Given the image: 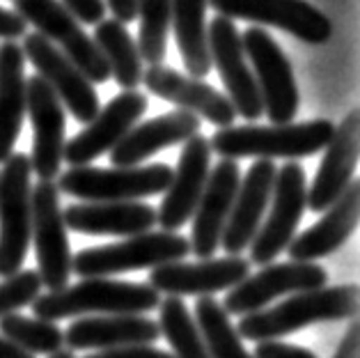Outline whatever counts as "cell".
Returning a JSON list of instances; mask_svg holds the SVG:
<instances>
[{
  "label": "cell",
  "mask_w": 360,
  "mask_h": 358,
  "mask_svg": "<svg viewBox=\"0 0 360 358\" xmlns=\"http://www.w3.org/2000/svg\"><path fill=\"white\" fill-rule=\"evenodd\" d=\"M85 358H174V356L152 345H129V347H115V349H101V352L85 356Z\"/></svg>",
  "instance_id": "obj_37"
},
{
  "label": "cell",
  "mask_w": 360,
  "mask_h": 358,
  "mask_svg": "<svg viewBox=\"0 0 360 358\" xmlns=\"http://www.w3.org/2000/svg\"><path fill=\"white\" fill-rule=\"evenodd\" d=\"M65 225L78 234H117L134 237L149 232L156 225V209L152 205L129 200V203H83L63 212Z\"/></svg>",
  "instance_id": "obj_26"
},
{
  "label": "cell",
  "mask_w": 360,
  "mask_h": 358,
  "mask_svg": "<svg viewBox=\"0 0 360 358\" xmlns=\"http://www.w3.org/2000/svg\"><path fill=\"white\" fill-rule=\"evenodd\" d=\"M23 56L30 60L32 67L37 69V76L51 85V90L58 94V99L63 101L67 110H72V115L87 124L96 113H99V94L94 90V83H90L83 76L72 60H69L56 44H51L39 32H25L23 34Z\"/></svg>",
  "instance_id": "obj_12"
},
{
  "label": "cell",
  "mask_w": 360,
  "mask_h": 358,
  "mask_svg": "<svg viewBox=\"0 0 360 358\" xmlns=\"http://www.w3.org/2000/svg\"><path fill=\"white\" fill-rule=\"evenodd\" d=\"M0 335L32 356H51L60 352L65 345V331L56 321L39 317L30 319L19 315V312H10V315L0 317Z\"/></svg>",
  "instance_id": "obj_31"
},
{
  "label": "cell",
  "mask_w": 360,
  "mask_h": 358,
  "mask_svg": "<svg viewBox=\"0 0 360 358\" xmlns=\"http://www.w3.org/2000/svg\"><path fill=\"white\" fill-rule=\"evenodd\" d=\"M106 7L122 23H131L138 19V0H108Z\"/></svg>",
  "instance_id": "obj_40"
},
{
  "label": "cell",
  "mask_w": 360,
  "mask_h": 358,
  "mask_svg": "<svg viewBox=\"0 0 360 358\" xmlns=\"http://www.w3.org/2000/svg\"><path fill=\"white\" fill-rule=\"evenodd\" d=\"M360 216V184L356 179L349 181L335 203L323 214L310 230L301 232L287 246L289 257L294 262H314L335 252L345 243L351 232L356 230Z\"/></svg>",
  "instance_id": "obj_24"
},
{
  "label": "cell",
  "mask_w": 360,
  "mask_h": 358,
  "mask_svg": "<svg viewBox=\"0 0 360 358\" xmlns=\"http://www.w3.org/2000/svg\"><path fill=\"white\" fill-rule=\"evenodd\" d=\"M328 283L326 269L314 262H280L266 264L255 276L243 278L227 292L223 301V310L227 315H250V312L264 310L266 305L285 294L317 290Z\"/></svg>",
  "instance_id": "obj_11"
},
{
  "label": "cell",
  "mask_w": 360,
  "mask_h": 358,
  "mask_svg": "<svg viewBox=\"0 0 360 358\" xmlns=\"http://www.w3.org/2000/svg\"><path fill=\"white\" fill-rule=\"evenodd\" d=\"M41 292V278L34 269H25L10 278H3L0 283V317L19 312L25 305H30Z\"/></svg>",
  "instance_id": "obj_34"
},
{
  "label": "cell",
  "mask_w": 360,
  "mask_h": 358,
  "mask_svg": "<svg viewBox=\"0 0 360 358\" xmlns=\"http://www.w3.org/2000/svg\"><path fill=\"white\" fill-rule=\"evenodd\" d=\"M195 134H200V117L195 113L177 108L154 120H147L143 124H136L110 150V161L115 168L140 165L156 152L186 143Z\"/></svg>",
  "instance_id": "obj_23"
},
{
  "label": "cell",
  "mask_w": 360,
  "mask_h": 358,
  "mask_svg": "<svg viewBox=\"0 0 360 358\" xmlns=\"http://www.w3.org/2000/svg\"><path fill=\"white\" fill-rule=\"evenodd\" d=\"M241 170L239 163L232 159H221L214 170H209L205 191L193 212V232H191V252L200 260L216 255L221 246V237L232 212L236 191H239Z\"/></svg>",
  "instance_id": "obj_19"
},
{
  "label": "cell",
  "mask_w": 360,
  "mask_h": 358,
  "mask_svg": "<svg viewBox=\"0 0 360 358\" xmlns=\"http://www.w3.org/2000/svg\"><path fill=\"white\" fill-rule=\"evenodd\" d=\"M207 0H170V28L181 53L184 67L193 78L212 72L207 44Z\"/></svg>",
  "instance_id": "obj_28"
},
{
  "label": "cell",
  "mask_w": 360,
  "mask_h": 358,
  "mask_svg": "<svg viewBox=\"0 0 360 358\" xmlns=\"http://www.w3.org/2000/svg\"><path fill=\"white\" fill-rule=\"evenodd\" d=\"M335 124L330 120L287 122L274 127H225L209 138V147L223 159H303L321 152L333 138Z\"/></svg>",
  "instance_id": "obj_3"
},
{
  "label": "cell",
  "mask_w": 360,
  "mask_h": 358,
  "mask_svg": "<svg viewBox=\"0 0 360 358\" xmlns=\"http://www.w3.org/2000/svg\"><path fill=\"white\" fill-rule=\"evenodd\" d=\"M138 51L149 65H161L168 51L170 0H138Z\"/></svg>",
  "instance_id": "obj_33"
},
{
  "label": "cell",
  "mask_w": 360,
  "mask_h": 358,
  "mask_svg": "<svg viewBox=\"0 0 360 358\" xmlns=\"http://www.w3.org/2000/svg\"><path fill=\"white\" fill-rule=\"evenodd\" d=\"M225 19H245L294 34L307 44H326L333 34L328 16L307 0H207Z\"/></svg>",
  "instance_id": "obj_14"
},
{
  "label": "cell",
  "mask_w": 360,
  "mask_h": 358,
  "mask_svg": "<svg viewBox=\"0 0 360 358\" xmlns=\"http://www.w3.org/2000/svg\"><path fill=\"white\" fill-rule=\"evenodd\" d=\"M30 156L16 152L0 170V278L21 271L32 223Z\"/></svg>",
  "instance_id": "obj_6"
},
{
  "label": "cell",
  "mask_w": 360,
  "mask_h": 358,
  "mask_svg": "<svg viewBox=\"0 0 360 358\" xmlns=\"http://www.w3.org/2000/svg\"><path fill=\"white\" fill-rule=\"evenodd\" d=\"M274 205H271L269 218L259 225L257 234L250 243V264L266 267L296 237L298 223L307 207V179L301 163L289 161L276 170L274 191H271Z\"/></svg>",
  "instance_id": "obj_9"
},
{
  "label": "cell",
  "mask_w": 360,
  "mask_h": 358,
  "mask_svg": "<svg viewBox=\"0 0 360 358\" xmlns=\"http://www.w3.org/2000/svg\"><path fill=\"white\" fill-rule=\"evenodd\" d=\"M143 83L156 97L174 103L181 110L195 113L198 117H205L218 129L232 127L236 122V108L227 94L218 92L214 85L200 78L186 76L172 67L152 65L143 74Z\"/></svg>",
  "instance_id": "obj_20"
},
{
  "label": "cell",
  "mask_w": 360,
  "mask_h": 358,
  "mask_svg": "<svg viewBox=\"0 0 360 358\" xmlns=\"http://www.w3.org/2000/svg\"><path fill=\"white\" fill-rule=\"evenodd\" d=\"M209 163H212L209 138L202 134L191 136L184 143L177 170H172V179L165 188L161 209L156 212V223L165 232H177L184 223H188L193 218L202 191H205L209 170H212Z\"/></svg>",
  "instance_id": "obj_18"
},
{
  "label": "cell",
  "mask_w": 360,
  "mask_h": 358,
  "mask_svg": "<svg viewBox=\"0 0 360 358\" xmlns=\"http://www.w3.org/2000/svg\"><path fill=\"white\" fill-rule=\"evenodd\" d=\"M191 252V241L177 232H143L110 246H96L76 252L72 271L81 278H108L115 274L156 269L181 262Z\"/></svg>",
  "instance_id": "obj_4"
},
{
  "label": "cell",
  "mask_w": 360,
  "mask_h": 358,
  "mask_svg": "<svg viewBox=\"0 0 360 358\" xmlns=\"http://www.w3.org/2000/svg\"><path fill=\"white\" fill-rule=\"evenodd\" d=\"M25 113L32 122L30 168L39 179L53 181L60 174L65 150V106L41 76L25 78Z\"/></svg>",
  "instance_id": "obj_16"
},
{
  "label": "cell",
  "mask_w": 360,
  "mask_h": 358,
  "mask_svg": "<svg viewBox=\"0 0 360 358\" xmlns=\"http://www.w3.org/2000/svg\"><path fill=\"white\" fill-rule=\"evenodd\" d=\"M51 358H76V356H74L72 349H60V352L51 354Z\"/></svg>",
  "instance_id": "obj_42"
},
{
  "label": "cell",
  "mask_w": 360,
  "mask_h": 358,
  "mask_svg": "<svg viewBox=\"0 0 360 358\" xmlns=\"http://www.w3.org/2000/svg\"><path fill=\"white\" fill-rule=\"evenodd\" d=\"M243 53L252 63V76L259 87L262 108L274 124H287L298 113V87L292 65L280 44L264 28H248L241 32Z\"/></svg>",
  "instance_id": "obj_10"
},
{
  "label": "cell",
  "mask_w": 360,
  "mask_h": 358,
  "mask_svg": "<svg viewBox=\"0 0 360 358\" xmlns=\"http://www.w3.org/2000/svg\"><path fill=\"white\" fill-rule=\"evenodd\" d=\"M207 44L209 56H212V67H216L218 74H221L227 99L236 108V115H241L248 122L259 120L264 115L259 87L252 76V69L245 63L241 32L236 30L234 21L218 14L207 25Z\"/></svg>",
  "instance_id": "obj_13"
},
{
  "label": "cell",
  "mask_w": 360,
  "mask_h": 358,
  "mask_svg": "<svg viewBox=\"0 0 360 358\" xmlns=\"http://www.w3.org/2000/svg\"><path fill=\"white\" fill-rule=\"evenodd\" d=\"M0 358H34V356L23 352V349H19L16 345H12L10 340H5L0 335Z\"/></svg>",
  "instance_id": "obj_41"
},
{
  "label": "cell",
  "mask_w": 360,
  "mask_h": 358,
  "mask_svg": "<svg viewBox=\"0 0 360 358\" xmlns=\"http://www.w3.org/2000/svg\"><path fill=\"white\" fill-rule=\"evenodd\" d=\"M78 23H87V25H96L103 21L108 7L106 0H60Z\"/></svg>",
  "instance_id": "obj_35"
},
{
  "label": "cell",
  "mask_w": 360,
  "mask_h": 358,
  "mask_svg": "<svg viewBox=\"0 0 360 358\" xmlns=\"http://www.w3.org/2000/svg\"><path fill=\"white\" fill-rule=\"evenodd\" d=\"M172 168L165 163L127 165V168H94L78 165L58 177V191L85 203H129L165 193Z\"/></svg>",
  "instance_id": "obj_5"
},
{
  "label": "cell",
  "mask_w": 360,
  "mask_h": 358,
  "mask_svg": "<svg viewBox=\"0 0 360 358\" xmlns=\"http://www.w3.org/2000/svg\"><path fill=\"white\" fill-rule=\"evenodd\" d=\"M94 44L99 46L103 60L110 69L122 90H136L143 83V58H140L138 44L131 37L127 25L117 19H103L96 23Z\"/></svg>",
  "instance_id": "obj_29"
},
{
  "label": "cell",
  "mask_w": 360,
  "mask_h": 358,
  "mask_svg": "<svg viewBox=\"0 0 360 358\" xmlns=\"http://www.w3.org/2000/svg\"><path fill=\"white\" fill-rule=\"evenodd\" d=\"M25 117V56L14 41L0 46V163L14 154Z\"/></svg>",
  "instance_id": "obj_27"
},
{
  "label": "cell",
  "mask_w": 360,
  "mask_h": 358,
  "mask_svg": "<svg viewBox=\"0 0 360 358\" xmlns=\"http://www.w3.org/2000/svg\"><path fill=\"white\" fill-rule=\"evenodd\" d=\"M276 170L278 168L274 161L257 159L250 165V170L245 172V177L239 181V191H236L232 212L227 216L221 237V246L227 255H241L252 243L271 203Z\"/></svg>",
  "instance_id": "obj_22"
},
{
  "label": "cell",
  "mask_w": 360,
  "mask_h": 358,
  "mask_svg": "<svg viewBox=\"0 0 360 358\" xmlns=\"http://www.w3.org/2000/svg\"><path fill=\"white\" fill-rule=\"evenodd\" d=\"M147 106L149 103L143 92L122 90L115 99L108 101V106L99 108L81 134L65 143L63 161H67L72 168L90 165L101 154L110 152L136 127V122L145 115Z\"/></svg>",
  "instance_id": "obj_15"
},
{
  "label": "cell",
  "mask_w": 360,
  "mask_h": 358,
  "mask_svg": "<svg viewBox=\"0 0 360 358\" xmlns=\"http://www.w3.org/2000/svg\"><path fill=\"white\" fill-rule=\"evenodd\" d=\"M333 358H360V326L356 319L351 321L347 335L342 338V343Z\"/></svg>",
  "instance_id": "obj_39"
},
{
  "label": "cell",
  "mask_w": 360,
  "mask_h": 358,
  "mask_svg": "<svg viewBox=\"0 0 360 358\" xmlns=\"http://www.w3.org/2000/svg\"><path fill=\"white\" fill-rule=\"evenodd\" d=\"M159 328L170 343L174 358H209L205 340H202L200 328L188 312L186 303L179 296H168V299L159 303Z\"/></svg>",
  "instance_id": "obj_32"
},
{
  "label": "cell",
  "mask_w": 360,
  "mask_h": 358,
  "mask_svg": "<svg viewBox=\"0 0 360 358\" xmlns=\"http://www.w3.org/2000/svg\"><path fill=\"white\" fill-rule=\"evenodd\" d=\"M14 12L81 69L90 83H106L110 69L99 46L60 0H12Z\"/></svg>",
  "instance_id": "obj_7"
},
{
  "label": "cell",
  "mask_w": 360,
  "mask_h": 358,
  "mask_svg": "<svg viewBox=\"0 0 360 358\" xmlns=\"http://www.w3.org/2000/svg\"><path fill=\"white\" fill-rule=\"evenodd\" d=\"M32 223L30 239H34L41 287L63 290L72 281V248L67 239V225L60 209V191L56 181L39 179L30 193Z\"/></svg>",
  "instance_id": "obj_8"
},
{
  "label": "cell",
  "mask_w": 360,
  "mask_h": 358,
  "mask_svg": "<svg viewBox=\"0 0 360 358\" xmlns=\"http://www.w3.org/2000/svg\"><path fill=\"white\" fill-rule=\"evenodd\" d=\"M250 276V260L241 255H227L221 260H200L195 264L170 262L152 269L149 285L168 296H212L216 292L232 290L243 278Z\"/></svg>",
  "instance_id": "obj_17"
},
{
  "label": "cell",
  "mask_w": 360,
  "mask_h": 358,
  "mask_svg": "<svg viewBox=\"0 0 360 358\" xmlns=\"http://www.w3.org/2000/svg\"><path fill=\"white\" fill-rule=\"evenodd\" d=\"M195 324L205 340L209 358H255L245 352L241 335L232 326L230 315L212 296H200L195 303Z\"/></svg>",
  "instance_id": "obj_30"
},
{
  "label": "cell",
  "mask_w": 360,
  "mask_h": 358,
  "mask_svg": "<svg viewBox=\"0 0 360 358\" xmlns=\"http://www.w3.org/2000/svg\"><path fill=\"white\" fill-rule=\"evenodd\" d=\"M323 150L326 154L319 163L310 191H307L310 212H326L354 179L360 154V113L356 108L349 110L345 120L335 127L333 138Z\"/></svg>",
  "instance_id": "obj_21"
},
{
  "label": "cell",
  "mask_w": 360,
  "mask_h": 358,
  "mask_svg": "<svg viewBox=\"0 0 360 358\" xmlns=\"http://www.w3.org/2000/svg\"><path fill=\"white\" fill-rule=\"evenodd\" d=\"M358 315V287H317V290L289 294V299L269 310H257L243 315L236 333L252 343L278 340L283 335L296 333L317 321H342L356 319Z\"/></svg>",
  "instance_id": "obj_1"
},
{
  "label": "cell",
  "mask_w": 360,
  "mask_h": 358,
  "mask_svg": "<svg viewBox=\"0 0 360 358\" xmlns=\"http://www.w3.org/2000/svg\"><path fill=\"white\" fill-rule=\"evenodd\" d=\"M25 32H28V23L16 12L0 7V39L14 41V39H21Z\"/></svg>",
  "instance_id": "obj_38"
},
{
  "label": "cell",
  "mask_w": 360,
  "mask_h": 358,
  "mask_svg": "<svg viewBox=\"0 0 360 358\" xmlns=\"http://www.w3.org/2000/svg\"><path fill=\"white\" fill-rule=\"evenodd\" d=\"M255 358H317L312 352L298 347V345H287L280 340H264L255 347Z\"/></svg>",
  "instance_id": "obj_36"
},
{
  "label": "cell",
  "mask_w": 360,
  "mask_h": 358,
  "mask_svg": "<svg viewBox=\"0 0 360 358\" xmlns=\"http://www.w3.org/2000/svg\"><path fill=\"white\" fill-rule=\"evenodd\" d=\"M161 294L152 285L110 278H83L78 285L39 294L30 305L34 317L60 321L78 315H145L156 310Z\"/></svg>",
  "instance_id": "obj_2"
},
{
  "label": "cell",
  "mask_w": 360,
  "mask_h": 358,
  "mask_svg": "<svg viewBox=\"0 0 360 358\" xmlns=\"http://www.w3.org/2000/svg\"><path fill=\"white\" fill-rule=\"evenodd\" d=\"M161 338L159 321L145 315H90L72 321L65 331V345L72 352L152 345Z\"/></svg>",
  "instance_id": "obj_25"
}]
</instances>
